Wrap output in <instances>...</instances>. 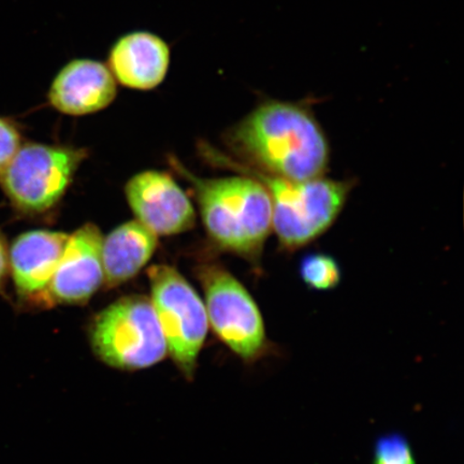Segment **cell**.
<instances>
[{"mask_svg": "<svg viewBox=\"0 0 464 464\" xmlns=\"http://www.w3.org/2000/svg\"><path fill=\"white\" fill-rule=\"evenodd\" d=\"M224 141L234 160L270 176L310 181L328 170V138L306 102L265 98L225 132Z\"/></svg>", "mask_w": 464, "mask_h": 464, "instance_id": "cell-1", "label": "cell"}, {"mask_svg": "<svg viewBox=\"0 0 464 464\" xmlns=\"http://www.w3.org/2000/svg\"><path fill=\"white\" fill-rule=\"evenodd\" d=\"M169 164L194 189L208 237L223 251L258 265L271 232L272 206L264 185L240 176L203 179L174 156Z\"/></svg>", "mask_w": 464, "mask_h": 464, "instance_id": "cell-2", "label": "cell"}, {"mask_svg": "<svg viewBox=\"0 0 464 464\" xmlns=\"http://www.w3.org/2000/svg\"><path fill=\"white\" fill-rule=\"evenodd\" d=\"M202 156L218 166L256 179L269 195L272 225L283 249L289 252L310 245L334 224L353 188L352 181L324 177L310 181L270 176L251 169L220 153L212 145H199Z\"/></svg>", "mask_w": 464, "mask_h": 464, "instance_id": "cell-3", "label": "cell"}, {"mask_svg": "<svg viewBox=\"0 0 464 464\" xmlns=\"http://www.w3.org/2000/svg\"><path fill=\"white\" fill-rule=\"evenodd\" d=\"M198 278L205 290L208 324L235 355L254 364L280 353L266 334L256 301L234 275L222 265L210 263L199 266Z\"/></svg>", "mask_w": 464, "mask_h": 464, "instance_id": "cell-4", "label": "cell"}, {"mask_svg": "<svg viewBox=\"0 0 464 464\" xmlns=\"http://www.w3.org/2000/svg\"><path fill=\"white\" fill-rule=\"evenodd\" d=\"M96 355L110 367L141 370L168 353L167 342L150 299L127 295L98 314L91 327Z\"/></svg>", "mask_w": 464, "mask_h": 464, "instance_id": "cell-5", "label": "cell"}, {"mask_svg": "<svg viewBox=\"0 0 464 464\" xmlns=\"http://www.w3.org/2000/svg\"><path fill=\"white\" fill-rule=\"evenodd\" d=\"M87 154L83 148L28 143L0 174V183L17 211L36 216L61 201Z\"/></svg>", "mask_w": 464, "mask_h": 464, "instance_id": "cell-6", "label": "cell"}, {"mask_svg": "<svg viewBox=\"0 0 464 464\" xmlns=\"http://www.w3.org/2000/svg\"><path fill=\"white\" fill-rule=\"evenodd\" d=\"M150 303L158 315L168 353L188 376L207 338L208 321L199 295L173 266L155 265L148 270Z\"/></svg>", "mask_w": 464, "mask_h": 464, "instance_id": "cell-7", "label": "cell"}, {"mask_svg": "<svg viewBox=\"0 0 464 464\" xmlns=\"http://www.w3.org/2000/svg\"><path fill=\"white\" fill-rule=\"evenodd\" d=\"M126 197L138 222L156 236H174L194 227L196 212L169 174L144 171L126 185Z\"/></svg>", "mask_w": 464, "mask_h": 464, "instance_id": "cell-8", "label": "cell"}, {"mask_svg": "<svg viewBox=\"0 0 464 464\" xmlns=\"http://www.w3.org/2000/svg\"><path fill=\"white\" fill-rule=\"evenodd\" d=\"M102 231L87 223L69 236L49 287V304L79 305L103 285Z\"/></svg>", "mask_w": 464, "mask_h": 464, "instance_id": "cell-9", "label": "cell"}, {"mask_svg": "<svg viewBox=\"0 0 464 464\" xmlns=\"http://www.w3.org/2000/svg\"><path fill=\"white\" fill-rule=\"evenodd\" d=\"M69 235L33 230L16 237L9 249V271L17 295L25 303L50 306L49 287Z\"/></svg>", "mask_w": 464, "mask_h": 464, "instance_id": "cell-10", "label": "cell"}, {"mask_svg": "<svg viewBox=\"0 0 464 464\" xmlns=\"http://www.w3.org/2000/svg\"><path fill=\"white\" fill-rule=\"evenodd\" d=\"M118 97V83L106 63L75 58L61 68L52 81L48 102L56 111L85 116L102 111Z\"/></svg>", "mask_w": 464, "mask_h": 464, "instance_id": "cell-11", "label": "cell"}, {"mask_svg": "<svg viewBox=\"0 0 464 464\" xmlns=\"http://www.w3.org/2000/svg\"><path fill=\"white\" fill-rule=\"evenodd\" d=\"M171 63V48L159 34L135 31L115 40L107 63L116 83L126 89L149 92L166 80Z\"/></svg>", "mask_w": 464, "mask_h": 464, "instance_id": "cell-12", "label": "cell"}, {"mask_svg": "<svg viewBox=\"0 0 464 464\" xmlns=\"http://www.w3.org/2000/svg\"><path fill=\"white\" fill-rule=\"evenodd\" d=\"M159 246V237L138 220L119 226L103 237L104 285L114 288L140 272Z\"/></svg>", "mask_w": 464, "mask_h": 464, "instance_id": "cell-13", "label": "cell"}, {"mask_svg": "<svg viewBox=\"0 0 464 464\" xmlns=\"http://www.w3.org/2000/svg\"><path fill=\"white\" fill-rule=\"evenodd\" d=\"M300 276L305 285L319 292L334 289L342 278L340 265L327 254L316 253L305 256L300 264Z\"/></svg>", "mask_w": 464, "mask_h": 464, "instance_id": "cell-14", "label": "cell"}, {"mask_svg": "<svg viewBox=\"0 0 464 464\" xmlns=\"http://www.w3.org/2000/svg\"><path fill=\"white\" fill-rule=\"evenodd\" d=\"M372 464H417V459L409 439L402 433L391 432L376 439Z\"/></svg>", "mask_w": 464, "mask_h": 464, "instance_id": "cell-15", "label": "cell"}, {"mask_svg": "<svg viewBox=\"0 0 464 464\" xmlns=\"http://www.w3.org/2000/svg\"><path fill=\"white\" fill-rule=\"evenodd\" d=\"M21 142V131L14 121L0 118V174L14 160Z\"/></svg>", "mask_w": 464, "mask_h": 464, "instance_id": "cell-16", "label": "cell"}, {"mask_svg": "<svg viewBox=\"0 0 464 464\" xmlns=\"http://www.w3.org/2000/svg\"><path fill=\"white\" fill-rule=\"evenodd\" d=\"M9 272V248L0 232V286L3 285Z\"/></svg>", "mask_w": 464, "mask_h": 464, "instance_id": "cell-17", "label": "cell"}]
</instances>
